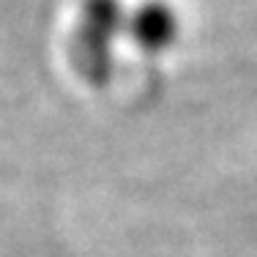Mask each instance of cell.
<instances>
[{"instance_id":"cell-1","label":"cell","mask_w":257,"mask_h":257,"mask_svg":"<svg viewBox=\"0 0 257 257\" xmlns=\"http://www.w3.org/2000/svg\"><path fill=\"white\" fill-rule=\"evenodd\" d=\"M128 14L120 0H82L74 63L88 82L104 85L112 74L115 39L126 30Z\"/></svg>"},{"instance_id":"cell-2","label":"cell","mask_w":257,"mask_h":257,"mask_svg":"<svg viewBox=\"0 0 257 257\" xmlns=\"http://www.w3.org/2000/svg\"><path fill=\"white\" fill-rule=\"evenodd\" d=\"M126 33L134 39V44L148 55H162L175 44L181 36V17L175 14L173 6L151 0L143 3L137 11L128 14Z\"/></svg>"}]
</instances>
